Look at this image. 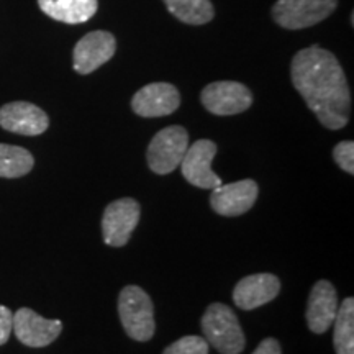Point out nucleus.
<instances>
[{"label": "nucleus", "mask_w": 354, "mask_h": 354, "mask_svg": "<svg viewBox=\"0 0 354 354\" xmlns=\"http://www.w3.org/2000/svg\"><path fill=\"white\" fill-rule=\"evenodd\" d=\"M290 77L295 91L323 127L342 130L348 125L351 92L333 53L322 46L304 48L292 57Z\"/></svg>", "instance_id": "nucleus-1"}, {"label": "nucleus", "mask_w": 354, "mask_h": 354, "mask_svg": "<svg viewBox=\"0 0 354 354\" xmlns=\"http://www.w3.org/2000/svg\"><path fill=\"white\" fill-rule=\"evenodd\" d=\"M253 354H282V349L276 338H266L259 343V346L254 349Z\"/></svg>", "instance_id": "nucleus-23"}, {"label": "nucleus", "mask_w": 354, "mask_h": 354, "mask_svg": "<svg viewBox=\"0 0 354 354\" xmlns=\"http://www.w3.org/2000/svg\"><path fill=\"white\" fill-rule=\"evenodd\" d=\"M279 292L281 281L274 274H251L234 287L233 302L243 310H254L276 299Z\"/></svg>", "instance_id": "nucleus-14"}, {"label": "nucleus", "mask_w": 354, "mask_h": 354, "mask_svg": "<svg viewBox=\"0 0 354 354\" xmlns=\"http://www.w3.org/2000/svg\"><path fill=\"white\" fill-rule=\"evenodd\" d=\"M189 148V133L184 127L172 125L158 131L148 146V166L154 174L166 176L177 169Z\"/></svg>", "instance_id": "nucleus-4"}, {"label": "nucleus", "mask_w": 354, "mask_h": 354, "mask_svg": "<svg viewBox=\"0 0 354 354\" xmlns=\"http://www.w3.org/2000/svg\"><path fill=\"white\" fill-rule=\"evenodd\" d=\"M165 3L177 20L187 25H205L215 17L210 0H165Z\"/></svg>", "instance_id": "nucleus-17"}, {"label": "nucleus", "mask_w": 354, "mask_h": 354, "mask_svg": "<svg viewBox=\"0 0 354 354\" xmlns=\"http://www.w3.org/2000/svg\"><path fill=\"white\" fill-rule=\"evenodd\" d=\"M333 344L336 354H354V299L348 297L338 305L335 317Z\"/></svg>", "instance_id": "nucleus-18"}, {"label": "nucleus", "mask_w": 354, "mask_h": 354, "mask_svg": "<svg viewBox=\"0 0 354 354\" xmlns=\"http://www.w3.org/2000/svg\"><path fill=\"white\" fill-rule=\"evenodd\" d=\"M13 331V313L6 305H0V346L6 344Z\"/></svg>", "instance_id": "nucleus-22"}, {"label": "nucleus", "mask_w": 354, "mask_h": 354, "mask_svg": "<svg viewBox=\"0 0 354 354\" xmlns=\"http://www.w3.org/2000/svg\"><path fill=\"white\" fill-rule=\"evenodd\" d=\"M43 13L61 24H86L97 13L99 0H38Z\"/></svg>", "instance_id": "nucleus-16"}, {"label": "nucleus", "mask_w": 354, "mask_h": 354, "mask_svg": "<svg viewBox=\"0 0 354 354\" xmlns=\"http://www.w3.org/2000/svg\"><path fill=\"white\" fill-rule=\"evenodd\" d=\"M333 158L336 165L346 171L348 174H354V143L351 140L342 141L335 146Z\"/></svg>", "instance_id": "nucleus-21"}, {"label": "nucleus", "mask_w": 354, "mask_h": 354, "mask_svg": "<svg viewBox=\"0 0 354 354\" xmlns=\"http://www.w3.org/2000/svg\"><path fill=\"white\" fill-rule=\"evenodd\" d=\"M117 51V39L110 32L95 30L76 43L73 51L74 71L82 76L94 73L112 59Z\"/></svg>", "instance_id": "nucleus-8"}, {"label": "nucleus", "mask_w": 354, "mask_h": 354, "mask_svg": "<svg viewBox=\"0 0 354 354\" xmlns=\"http://www.w3.org/2000/svg\"><path fill=\"white\" fill-rule=\"evenodd\" d=\"M0 127L17 135L37 136L50 127V118L30 102H10L0 107Z\"/></svg>", "instance_id": "nucleus-13"}, {"label": "nucleus", "mask_w": 354, "mask_h": 354, "mask_svg": "<svg viewBox=\"0 0 354 354\" xmlns=\"http://www.w3.org/2000/svg\"><path fill=\"white\" fill-rule=\"evenodd\" d=\"M35 159L28 149L21 146L0 143V177L15 179L33 169Z\"/></svg>", "instance_id": "nucleus-19"}, {"label": "nucleus", "mask_w": 354, "mask_h": 354, "mask_svg": "<svg viewBox=\"0 0 354 354\" xmlns=\"http://www.w3.org/2000/svg\"><path fill=\"white\" fill-rule=\"evenodd\" d=\"M140 203L135 198L125 197L109 203L102 216V234L105 245L122 248L130 241L131 233L138 227Z\"/></svg>", "instance_id": "nucleus-7"}, {"label": "nucleus", "mask_w": 354, "mask_h": 354, "mask_svg": "<svg viewBox=\"0 0 354 354\" xmlns=\"http://www.w3.org/2000/svg\"><path fill=\"white\" fill-rule=\"evenodd\" d=\"M338 0H277L272 6V19L286 30L315 26L335 12Z\"/></svg>", "instance_id": "nucleus-5"}, {"label": "nucleus", "mask_w": 354, "mask_h": 354, "mask_svg": "<svg viewBox=\"0 0 354 354\" xmlns=\"http://www.w3.org/2000/svg\"><path fill=\"white\" fill-rule=\"evenodd\" d=\"M338 312V294L328 281H318L310 292L307 305V325L310 331L323 335L333 325Z\"/></svg>", "instance_id": "nucleus-15"}, {"label": "nucleus", "mask_w": 354, "mask_h": 354, "mask_svg": "<svg viewBox=\"0 0 354 354\" xmlns=\"http://www.w3.org/2000/svg\"><path fill=\"white\" fill-rule=\"evenodd\" d=\"M162 354H209V343L202 336L189 335L169 344Z\"/></svg>", "instance_id": "nucleus-20"}, {"label": "nucleus", "mask_w": 354, "mask_h": 354, "mask_svg": "<svg viewBox=\"0 0 354 354\" xmlns=\"http://www.w3.org/2000/svg\"><path fill=\"white\" fill-rule=\"evenodd\" d=\"M118 315L123 330L130 338L149 342L154 336V307L149 295L141 287H123L118 295Z\"/></svg>", "instance_id": "nucleus-3"}, {"label": "nucleus", "mask_w": 354, "mask_h": 354, "mask_svg": "<svg viewBox=\"0 0 354 354\" xmlns=\"http://www.w3.org/2000/svg\"><path fill=\"white\" fill-rule=\"evenodd\" d=\"M201 102L210 113L230 117L246 112L253 105V94L241 82L216 81L203 87Z\"/></svg>", "instance_id": "nucleus-6"}, {"label": "nucleus", "mask_w": 354, "mask_h": 354, "mask_svg": "<svg viewBox=\"0 0 354 354\" xmlns=\"http://www.w3.org/2000/svg\"><path fill=\"white\" fill-rule=\"evenodd\" d=\"M180 105V94L169 82H153L141 87L131 99L133 112L143 118L167 117Z\"/></svg>", "instance_id": "nucleus-10"}, {"label": "nucleus", "mask_w": 354, "mask_h": 354, "mask_svg": "<svg viewBox=\"0 0 354 354\" xmlns=\"http://www.w3.org/2000/svg\"><path fill=\"white\" fill-rule=\"evenodd\" d=\"M63 330L59 320H48L32 308H20L13 315V333L17 339L30 348H44L51 344Z\"/></svg>", "instance_id": "nucleus-11"}, {"label": "nucleus", "mask_w": 354, "mask_h": 354, "mask_svg": "<svg viewBox=\"0 0 354 354\" xmlns=\"http://www.w3.org/2000/svg\"><path fill=\"white\" fill-rule=\"evenodd\" d=\"M216 145L212 140H197L190 145L180 161V171L189 184L198 189H215L221 179L212 171V161L216 154Z\"/></svg>", "instance_id": "nucleus-9"}, {"label": "nucleus", "mask_w": 354, "mask_h": 354, "mask_svg": "<svg viewBox=\"0 0 354 354\" xmlns=\"http://www.w3.org/2000/svg\"><path fill=\"white\" fill-rule=\"evenodd\" d=\"M259 187L253 179H243L215 187L210 196V205L221 216H238L246 214L258 198Z\"/></svg>", "instance_id": "nucleus-12"}, {"label": "nucleus", "mask_w": 354, "mask_h": 354, "mask_svg": "<svg viewBox=\"0 0 354 354\" xmlns=\"http://www.w3.org/2000/svg\"><path fill=\"white\" fill-rule=\"evenodd\" d=\"M202 330L207 343L221 354H240L246 339L236 313L225 304H212L202 317Z\"/></svg>", "instance_id": "nucleus-2"}]
</instances>
